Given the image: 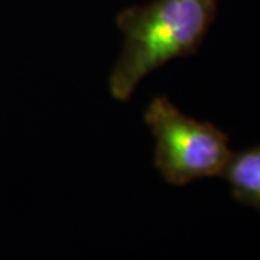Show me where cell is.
I'll return each mask as SVG.
<instances>
[{"instance_id": "6da1fadb", "label": "cell", "mask_w": 260, "mask_h": 260, "mask_svg": "<svg viewBox=\"0 0 260 260\" xmlns=\"http://www.w3.org/2000/svg\"><path fill=\"white\" fill-rule=\"evenodd\" d=\"M220 0H150L117 13L123 49L109 77L113 99L127 102L145 77L174 58L194 55Z\"/></svg>"}, {"instance_id": "7a4b0ae2", "label": "cell", "mask_w": 260, "mask_h": 260, "mask_svg": "<svg viewBox=\"0 0 260 260\" xmlns=\"http://www.w3.org/2000/svg\"><path fill=\"white\" fill-rule=\"evenodd\" d=\"M143 117L156 140L155 167L168 184L223 175L233 155L223 130L186 116L165 95L152 99Z\"/></svg>"}, {"instance_id": "3957f363", "label": "cell", "mask_w": 260, "mask_h": 260, "mask_svg": "<svg viewBox=\"0 0 260 260\" xmlns=\"http://www.w3.org/2000/svg\"><path fill=\"white\" fill-rule=\"evenodd\" d=\"M221 177L236 201L260 210V143L233 153Z\"/></svg>"}]
</instances>
